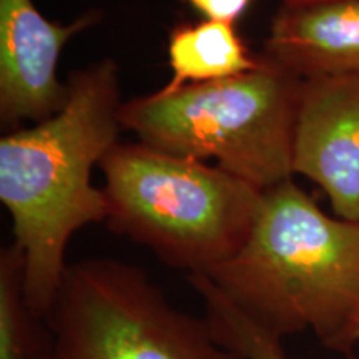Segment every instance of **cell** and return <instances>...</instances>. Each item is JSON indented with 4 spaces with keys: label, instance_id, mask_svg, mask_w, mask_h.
Instances as JSON below:
<instances>
[{
    "label": "cell",
    "instance_id": "obj_1",
    "mask_svg": "<svg viewBox=\"0 0 359 359\" xmlns=\"http://www.w3.org/2000/svg\"><path fill=\"white\" fill-rule=\"evenodd\" d=\"M69 100L57 115L0 138V201L25 259V296L47 318L69 264L70 238L107 223L109 201L92 170L120 140L118 67L110 58L72 72Z\"/></svg>",
    "mask_w": 359,
    "mask_h": 359
},
{
    "label": "cell",
    "instance_id": "obj_2",
    "mask_svg": "<svg viewBox=\"0 0 359 359\" xmlns=\"http://www.w3.org/2000/svg\"><path fill=\"white\" fill-rule=\"evenodd\" d=\"M206 275L241 313L283 339L311 331L353 358L359 318V223L330 217L293 178L263 191L248 238Z\"/></svg>",
    "mask_w": 359,
    "mask_h": 359
},
{
    "label": "cell",
    "instance_id": "obj_3",
    "mask_svg": "<svg viewBox=\"0 0 359 359\" xmlns=\"http://www.w3.org/2000/svg\"><path fill=\"white\" fill-rule=\"evenodd\" d=\"M98 168L105 177L110 231L188 275L208 273L230 259L263 203L264 190L218 165L143 142H118Z\"/></svg>",
    "mask_w": 359,
    "mask_h": 359
},
{
    "label": "cell",
    "instance_id": "obj_4",
    "mask_svg": "<svg viewBox=\"0 0 359 359\" xmlns=\"http://www.w3.org/2000/svg\"><path fill=\"white\" fill-rule=\"evenodd\" d=\"M303 79L262 53L257 69L123 102V130L167 154L215 160L268 190L293 177V137Z\"/></svg>",
    "mask_w": 359,
    "mask_h": 359
},
{
    "label": "cell",
    "instance_id": "obj_5",
    "mask_svg": "<svg viewBox=\"0 0 359 359\" xmlns=\"http://www.w3.org/2000/svg\"><path fill=\"white\" fill-rule=\"evenodd\" d=\"M45 321L52 359H243L205 316L173 306L142 268L118 259L69 264Z\"/></svg>",
    "mask_w": 359,
    "mask_h": 359
},
{
    "label": "cell",
    "instance_id": "obj_6",
    "mask_svg": "<svg viewBox=\"0 0 359 359\" xmlns=\"http://www.w3.org/2000/svg\"><path fill=\"white\" fill-rule=\"evenodd\" d=\"M102 13L90 11L72 24L45 19L34 0H0V122L19 128L43 122L69 100V85L57 67L70 39L95 25Z\"/></svg>",
    "mask_w": 359,
    "mask_h": 359
},
{
    "label": "cell",
    "instance_id": "obj_7",
    "mask_svg": "<svg viewBox=\"0 0 359 359\" xmlns=\"http://www.w3.org/2000/svg\"><path fill=\"white\" fill-rule=\"evenodd\" d=\"M293 173L326 193L336 217L359 223V77L303 80Z\"/></svg>",
    "mask_w": 359,
    "mask_h": 359
},
{
    "label": "cell",
    "instance_id": "obj_8",
    "mask_svg": "<svg viewBox=\"0 0 359 359\" xmlns=\"http://www.w3.org/2000/svg\"><path fill=\"white\" fill-rule=\"evenodd\" d=\"M262 53L303 80L359 77V0L281 6Z\"/></svg>",
    "mask_w": 359,
    "mask_h": 359
},
{
    "label": "cell",
    "instance_id": "obj_9",
    "mask_svg": "<svg viewBox=\"0 0 359 359\" xmlns=\"http://www.w3.org/2000/svg\"><path fill=\"white\" fill-rule=\"evenodd\" d=\"M168 64L172 79L161 92L238 77L257 69L262 53H251L235 25L201 20L178 24L170 30Z\"/></svg>",
    "mask_w": 359,
    "mask_h": 359
},
{
    "label": "cell",
    "instance_id": "obj_10",
    "mask_svg": "<svg viewBox=\"0 0 359 359\" xmlns=\"http://www.w3.org/2000/svg\"><path fill=\"white\" fill-rule=\"evenodd\" d=\"M52 331L25 296V259L15 245L0 251V359H52Z\"/></svg>",
    "mask_w": 359,
    "mask_h": 359
},
{
    "label": "cell",
    "instance_id": "obj_11",
    "mask_svg": "<svg viewBox=\"0 0 359 359\" xmlns=\"http://www.w3.org/2000/svg\"><path fill=\"white\" fill-rule=\"evenodd\" d=\"M188 283L200 294L205 318L224 346L235 349L243 359H288L281 339L255 325L206 275H188Z\"/></svg>",
    "mask_w": 359,
    "mask_h": 359
},
{
    "label": "cell",
    "instance_id": "obj_12",
    "mask_svg": "<svg viewBox=\"0 0 359 359\" xmlns=\"http://www.w3.org/2000/svg\"><path fill=\"white\" fill-rule=\"evenodd\" d=\"M185 2L195 8L203 17V20L235 25L255 0H185Z\"/></svg>",
    "mask_w": 359,
    "mask_h": 359
},
{
    "label": "cell",
    "instance_id": "obj_13",
    "mask_svg": "<svg viewBox=\"0 0 359 359\" xmlns=\"http://www.w3.org/2000/svg\"><path fill=\"white\" fill-rule=\"evenodd\" d=\"M320 2H330V0H283V6H309Z\"/></svg>",
    "mask_w": 359,
    "mask_h": 359
},
{
    "label": "cell",
    "instance_id": "obj_14",
    "mask_svg": "<svg viewBox=\"0 0 359 359\" xmlns=\"http://www.w3.org/2000/svg\"><path fill=\"white\" fill-rule=\"evenodd\" d=\"M358 343H359V318H358L356 325H354V327H353V333H351V344H353V348L356 346Z\"/></svg>",
    "mask_w": 359,
    "mask_h": 359
}]
</instances>
